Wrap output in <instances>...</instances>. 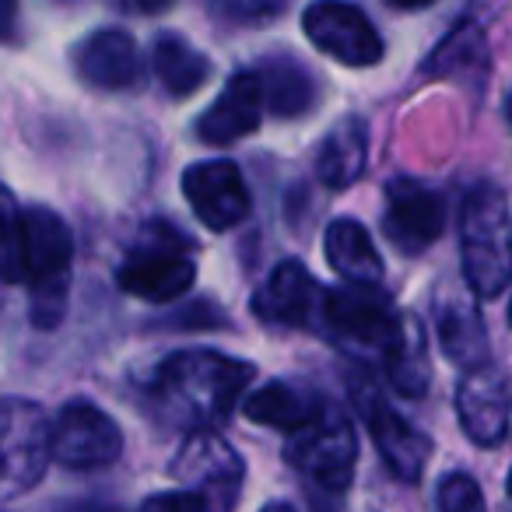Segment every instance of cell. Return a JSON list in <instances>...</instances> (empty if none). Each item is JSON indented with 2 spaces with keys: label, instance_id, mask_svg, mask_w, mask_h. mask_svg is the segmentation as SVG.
Segmentation results:
<instances>
[{
  "label": "cell",
  "instance_id": "obj_13",
  "mask_svg": "<svg viewBox=\"0 0 512 512\" xmlns=\"http://www.w3.org/2000/svg\"><path fill=\"white\" fill-rule=\"evenodd\" d=\"M456 414L477 446H498L509 435V390L491 362L463 372L456 386Z\"/></svg>",
  "mask_w": 512,
  "mask_h": 512
},
{
  "label": "cell",
  "instance_id": "obj_6",
  "mask_svg": "<svg viewBox=\"0 0 512 512\" xmlns=\"http://www.w3.org/2000/svg\"><path fill=\"white\" fill-rule=\"evenodd\" d=\"M355 432H351L348 418H341L337 411H327L306 425L302 432L292 435L288 442V460L302 470L313 484L327 491H344L355 474Z\"/></svg>",
  "mask_w": 512,
  "mask_h": 512
},
{
  "label": "cell",
  "instance_id": "obj_27",
  "mask_svg": "<svg viewBox=\"0 0 512 512\" xmlns=\"http://www.w3.org/2000/svg\"><path fill=\"white\" fill-rule=\"evenodd\" d=\"M435 505L439 512H488L484 495L470 474H446L435 488Z\"/></svg>",
  "mask_w": 512,
  "mask_h": 512
},
{
  "label": "cell",
  "instance_id": "obj_2",
  "mask_svg": "<svg viewBox=\"0 0 512 512\" xmlns=\"http://www.w3.org/2000/svg\"><path fill=\"white\" fill-rule=\"evenodd\" d=\"M463 278L481 299H495L512 281V218L498 186H474L460 207Z\"/></svg>",
  "mask_w": 512,
  "mask_h": 512
},
{
  "label": "cell",
  "instance_id": "obj_29",
  "mask_svg": "<svg viewBox=\"0 0 512 512\" xmlns=\"http://www.w3.org/2000/svg\"><path fill=\"white\" fill-rule=\"evenodd\" d=\"M232 8L242 15H271L281 8V0H232Z\"/></svg>",
  "mask_w": 512,
  "mask_h": 512
},
{
  "label": "cell",
  "instance_id": "obj_4",
  "mask_svg": "<svg viewBox=\"0 0 512 512\" xmlns=\"http://www.w3.org/2000/svg\"><path fill=\"white\" fill-rule=\"evenodd\" d=\"M179 246H190L179 232H172L169 225L155 221V225L144 228L141 246L127 256L116 271V281L127 295L144 302H176L179 295L190 292L193 278H197V267Z\"/></svg>",
  "mask_w": 512,
  "mask_h": 512
},
{
  "label": "cell",
  "instance_id": "obj_36",
  "mask_svg": "<svg viewBox=\"0 0 512 512\" xmlns=\"http://www.w3.org/2000/svg\"><path fill=\"white\" fill-rule=\"evenodd\" d=\"M60 4H78V0H60Z\"/></svg>",
  "mask_w": 512,
  "mask_h": 512
},
{
  "label": "cell",
  "instance_id": "obj_7",
  "mask_svg": "<svg viewBox=\"0 0 512 512\" xmlns=\"http://www.w3.org/2000/svg\"><path fill=\"white\" fill-rule=\"evenodd\" d=\"M123 453V432L106 411L74 400L50 425V456L71 470L109 467Z\"/></svg>",
  "mask_w": 512,
  "mask_h": 512
},
{
  "label": "cell",
  "instance_id": "obj_19",
  "mask_svg": "<svg viewBox=\"0 0 512 512\" xmlns=\"http://www.w3.org/2000/svg\"><path fill=\"white\" fill-rule=\"evenodd\" d=\"M253 78H256V85H260L264 109H271L281 120H288V116H306L309 109H313L316 81L295 57L274 53V57L256 64Z\"/></svg>",
  "mask_w": 512,
  "mask_h": 512
},
{
  "label": "cell",
  "instance_id": "obj_20",
  "mask_svg": "<svg viewBox=\"0 0 512 512\" xmlns=\"http://www.w3.org/2000/svg\"><path fill=\"white\" fill-rule=\"evenodd\" d=\"M365 158H369V127L358 116H348L323 137L316 151V176L330 190H344L365 172Z\"/></svg>",
  "mask_w": 512,
  "mask_h": 512
},
{
  "label": "cell",
  "instance_id": "obj_10",
  "mask_svg": "<svg viewBox=\"0 0 512 512\" xmlns=\"http://www.w3.org/2000/svg\"><path fill=\"white\" fill-rule=\"evenodd\" d=\"M186 204L193 207L200 221L211 232H228L249 214V190L239 165L228 158H211V162H193L183 172Z\"/></svg>",
  "mask_w": 512,
  "mask_h": 512
},
{
  "label": "cell",
  "instance_id": "obj_33",
  "mask_svg": "<svg viewBox=\"0 0 512 512\" xmlns=\"http://www.w3.org/2000/svg\"><path fill=\"white\" fill-rule=\"evenodd\" d=\"M260 512H295V509L288 502H271V505H264Z\"/></svg>",
  "mask_w": 512,
  "mask_h": 512
},
{
  "label": "cell",
  "instance_id": "obj_12",
  "mask_svg": "<svg viewBox=\"0 0 512 512\" xmlns=\"http://www.w3.org/2000/svg\"><path fill=\"white\" fill-rule=\"evenodd\" d=\"M446 204L432 186L418 179H393L386 186V218L383 232L404 253H421L442 235Z\"/></svg>",
  "mask_w": 512,
  "mask_h": 512
},
{
  "label": "cell",
  "instance_id": "obj_37",
  "mask_svg": "<svg viewBox=\"0 0 512 512\" xmlns=\"http://www.w3.org/2000/svg\"><path fill=\"white\" fill-rule=\"evenodd\" d=\"M509 323H512V306H509Z\"/></svg>",
  "mask_w": 512,
  "mask_h": 512
},
{
  "label": "cell",
  "instance_id": "obj_30",
  "mask_svg": "<svg viewBox=\"0 0 512 512\" xmlns=\"http://www.w3.org/2000/svg\"><path fill=\"white\" fill-rule=\"evenodd\" d=\"M18 22V0H0V39H8Z\"/></svg>",
  "mask_w": 512,
  "mask_h": 512
},
{
  "label": "cell",
  "instance_id": "obj_8",
  "mask_svg": "<svg viewBox=\"0 0 512 512\" xmlns=\"http://www.w3.org/2000/svg\"><path fill=\"white\" fill-rule=\"evenodd\" d=\"M309 43L344 67H372L383 60V39L376 25L344 0H316L302 15Z\"/></svg>",
  "mask_w": 512,
  "mask_h": 512
},
{
  "label": "cell",
  "instance_id": "obj_34",
  "mask_svg": "<svg viewBox=\"0 0 512 512\" xmlns=\"http://www.w3.org/2000/svg\"><path fill=\"white\" fill-rule=\"evenodd\" d=\"M505 120L512 123V88H509V95H505Z\"/></svg>",
  "mask_w": 512,
  "mask_h": 512
},
{
  "label": "cell",
  "instance_id": "obj_18",
  "mask_svg": "<svg viewBox=\"0 0 512 512\" xmlns=\"http://www.w3.org/2000/svg\"><path fill=\"white\" fill-rule=\"evenodd\" d=\"M379 351H383V369L390 376L393 390L404 393V397H421L428 390V379H432V369H428V337L425 327L418 323V316H397L390 337H386Z\"/></svg>",
  "mask_w": 512,
  "mask_h": 512
},
{
  "label": "cell",
  "instance_id": "obj_5",
  "mask_svg": "<svg viewBox=\"0 0 512 512\" xmlns=\"http://www.w3.org/2000/svg\"><path fill=\"white\" fill-rule=\"evenodd\" d=\"M50 418L22 397L0 400V502L36 488L50 463Z\"/></svg>",
  "mask_w": 512,
  "mask_h": 512
},
{
  "label": "cell",
  "instance_id": "obj_17",
  "mask_svg": "<svg viewBox=\"0 0 512 512\" xmlns=\"http://www.w3.org/2000/svg\"><path fill=\"white\" fill-rule=\"evenodd\" d=\"M74 67L92 88L102 92H120L137 81V46L127 32L120 29H102L92 32L88 39H81L74 50Z\"/></svg>",
  "mask_w": 512,
  "mask_h": 512
},
{
  "label": "cell",
  "instance_id": "obj_22",
  "mask_svg": "<svg viewBox=\"0 0 512 512\" xmlns=\"http://www.w3.org/2000/svg\"><path fill=\"white\" fill-rule=\"evenodd\" d=\"M323 414V400L313 397L309 390L285 379H274V383L260 386L253 397L246 400V418L256 425H271L281 432H302L306 425H313Z\"/></svg>",
  "mask_w": 512,
  "mask_h": 512
},
{
  "label": "cell",
  "instance_id": "obj_21",
  "mask_svg": "<svg viewBox=\"0 0 512 512\" xmlns=\"http://www.w3.org/2000/svg\"><path fill=\"white\" fill-rule=\"evenodd\" d=\"M327 264L355 285H379L383 278V256L372 242L369 228L355 218H337L327 228Z\"/></svg>",
  "mask_w": 512,
  "mask_h": 512
},
{
  "label": "cell",
  "instance_id": "obj_14",
  "mask_svg": "<svg viewBox=\"0 0 512 512\" xmlns=\"http://www.w3.org/2000/svg\"><path fill=\"white\" fill-rule=\"evenodd\" d=\"M358 407H362L365 421H369L372 442H376L383 463L400 477V481H418L421 470L428 463V453H432V442L404 421L376 390H365L358 397Z\"/></svg>",
  "mask_w": 512,
  "mask_h": 512
},
{
  "label": "cell",
  "instance_id": "obj_15",
  "mask_svg": "<svg viewBox=\"0 0 512 512\" xmlns=\"http://www.w3.org/2000/svg\"><path fill=\"white\" fill-rule=\"evenodd\" d=\"M323 292L316 288L313 274L299 260H281L267 281L256 288L253 313L271 327H306L320 309Z\"/></svg>",
  "mask_w": 512,
  "mask_h": 512
},
{
  "label": "cell",
  "instance_id": "obj_11",
  "mask_svg": "<svg viewBox=\"0 0 512 512\" xmlns=\"http://www.w3.org/2000/svg\"><path fill=\"white\" fill-rule=\"evenodd\" d=\"M320 313L334 334H341L344 341L369 344V348H383V341L390 337L393 323L400 316L393 313L390 295L383 288L355 285V281H344V285L323 292Z\"/></svg>",
  "mask_w": 512,
  "mask_h": 512
},
{
  "label": "cell",
  "instance_id": "obj_25",
  "mask_svg": "<svg viewBox=\"0 0 512 512\" xmlns=\"http://www.w3.org/2000/svg\"><path fill=\"white\" fill-rule=\"evenodd\" d=\"M470 67H484V32L474 22H460L428 57L425 74L435 78H456Z\"/></svg>",
  "mask_w": 512,
  "mask_h": 512
},
{
  "label": "cell",
  "instance_id": "obj_31",
  "mask_svg": "<svg viewBox=\"0 0 512 512\" xmlns=\"http://www.w3.org/2000/svg\"><path fill=\"white\" fill-rule=\"evenodd\" d=\"M130 4H134L141 15H162V11H169L172 4H176V0H130Z\"/></svg>",
  "mask_w": 512,
  "mask_h": 512
},
{
  "label": "cell",
  "instance_id": "obj_16",
  "mask_svg": "<svg viewBox=\"0 0 512 512\" xmlns=\"http://www.w3.org/2000/svg\"><path fill=\"white\" fill-rule=\"evenodd\" d=\"M264 120V99L256 85L253 71H239L228 78L225 92L211 102L204 116L197 120V134L207 144H235L249 137Z\"/></svg>",
  "mask_w": 512,
  "mask_h": 512
},
{
  "label": "cell",
  "instance_id": "obj_23",
  "mask_svg": "<svg viewBox=\"0 0 512 512\" xmlns=\"http://www.w3.org/2000/svg\"><path fill=\"white\" fill-rule=\"evenodd\" d=\"M435 334L439 348L446 351L449 362L463 365V372L488 362V334L477 316V309L467 299H446L435 309Z\"/></svg>",
  "mask_w": 512,
  "mask_h": 512
},
{
  "label": "cell",
  "instance_id": "obj_3",
  "mask_svg": "<svg viewBox=\"0 0 512 512\" xmlns=\"http://www.w3.org/2000/svg\"><path fill=\"white\" fill-rule=\"evenodd\" d=\"M22 249L25 281L32 292V323L53 330L67 313L74 235L67 221L50 207H29L22 211Z\"/></svg>",
  "mask_w": 512,
  "mask_h": 512
},
{
  "label": "cell",
  "instance_id": "obj_35",
  "mask_svg": "<svg viewBox=\"0 0 512 512\" xmlns=\"http://www.w3.org/2000/svg\"><path fill=\"white\" fill-rule=\"evenodd\" d=\"M509 498H512V470H509Z\"/></svg>",
  "mask_w": 512,
  "mask_h": 512
},
{
  "label": "cell",
  "instance_id": "obj_9",
  "mask_svg": "<svg viewBox=\"0 0 512 512\" xmlns=\"http://www.w3.org/2000/svg\"><path fill=\"white\" fill-rule=\"evenodd\" d=\"M176 470L186 484H193V495H200L207 502L211 512H225L228 505L239 498V481H242V460L239 453H232L221 435L207 432H193L183 442L176 456Z\"/></svg>",
  "mask_w": 512,
  "mask_h": 512
},
{
  "label": "cell",
  "instance_id": "obj_26",
  "mask_svg": "<svg viewBox=\"0 0 512 512\" xmlns=\"http://www.w3.org/2000/svg\"><path fill=\"white\" fill-rule=\"evenodd\" d=\"M0 281L18 285L25 281V249H22V207L15 193L0 183Z\"/></svg>",
  "mask_w": 512,
  "mask_h": 512
},
{
  "label": "cell",
  "instance_id": "obj_1",
  "mask_svg": "<svg viewBox=\"0 0 512 512\" xmlns=\"http://www.w3.org/2000/svg\"><path fill=\"white\" fill-rule=\"evenodd\" d=\"M256 369L218 351H176L151 376V400L165 418L183 421L193 432L228 418L235 400L253 383Z\"/></svg>",
  "mask_w": 512,
  "mask_h": 512
},
{
  "label": "cell",
  "instance_id": "obj_28",
  "mask_svg": "<svg viewBox=\"0 0 512 512\" xmlns=\"http://www.w3.org/2000/svg\"><path fill=\"white\" fill-rule=\"evenodd\" d=\"M141 512H211V509L193 491H162V495L144 498Z\"/></svg>",
  "mask_w": 512,
  "mask_h": 512
},
{
  "label": "cell",
  "instance_id": "obj_24",
  "mask_svg": "<svg viewBox=\"0 0 512 512\" xmlns=\"http://www.w3.org/2000/svg\"><path fill=\"white\" fill-rule=\"evenodd\" d=\"M151 67H155V78L162 81V88L172 99H186V95L200 92L207 74H211V60L179 36L158 39L155 50H151Z\"/></svg>",
  "mask_w": 512,
  "mask_h": 512
},
{
  "label": "cell",
  "instance_id": "obj_32",
  "mask_svg": "<svg viewBox=\"0 0 512 512\" xmlns=\"http://www.w3.org/2000/svg\"><path fill=\"white\" fill-rule=\"evenodd\" d=\"M393 8H407V11H418V8H428L435 0H390Z\"/></svg>",
  "mask_w": 512,
  "mask_h": 512
}]
</instances>
